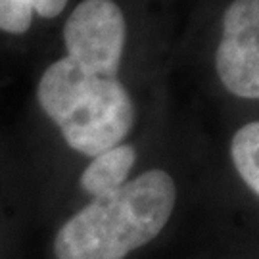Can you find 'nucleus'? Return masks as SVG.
Listing matches in <instances>:
<instances>
[{
	"instance_id": "obj_1",
	"label": "nucleus",
	"mask_w": 259,
	"mask_h": 259,
	"mask_svg": "<svg viewBox=\"0 0 259 259\" xmlns=\"http://www.w3.org/2000/svg\"><path fill=\"white\" fill-rule=\"evenodd\" d=\"M175 204V179L146 169L69 217L54 238L56 259H125L163 231Z\"/></svg>"
},
{
	"instance_id": "obj_2",
	"label": "nucleus",
	"mask_w": 259,
	"mask_h": 259,
	"mask_svg": "<svg viewBox=\"0 0 259 259\" xmlns=\"http://www.w3.org/2000/svg\"><path fill=\"white\" fill-rule=\"evenodd\" d=\"M215 69L231 94L259 100V0H232L227 6Z\"/></svg>"
},
{
	"instance_id": "obj_3",
	"label": "nucleus",
	"mask_w": 259,
	"mask_h": 259,
	"mask_svg": "<svg viewBox=\"0 0 259 259\" xmlns=\"http://www.w3.org/2000/svg\"><path fill=\"white\" fill-rule=\"evenodd\" d=\"M75 0H0V48L35 54Z\"/></svg>"
},
{
	"instance_id": "obj_4",
	"label": "nucleus",
	"mask_w": 259,
	"mask_h": 259,
	"mask_svg": "<svg viewBox=\"0 0 259 259\" xmlns=\"http://www.w3.org/2000/svg\"><path fill=\"white\" fill-rule=\"evenodd\" d=\"M139 161V150L131 142L106 150L89 159L79 175V186L91 198L106 196L117 190L131 179V173Z\"/></svg>"
},
{
	"instance_id": "obj_5",
	"label": "nucleus",
	"mask_w": 259,
	"mask_h": 259,
	"mask_svg": "<svg viewBox=\"0 0 259 259\" xmlns=\"http://www.w3.org/2000/svg\"><path fill=\"white\" fill-rule=\"evenodd\" d=\"M231 157L236 173L259 196V121H250L232 135Z\"/></svg>"
}]
</instances>
